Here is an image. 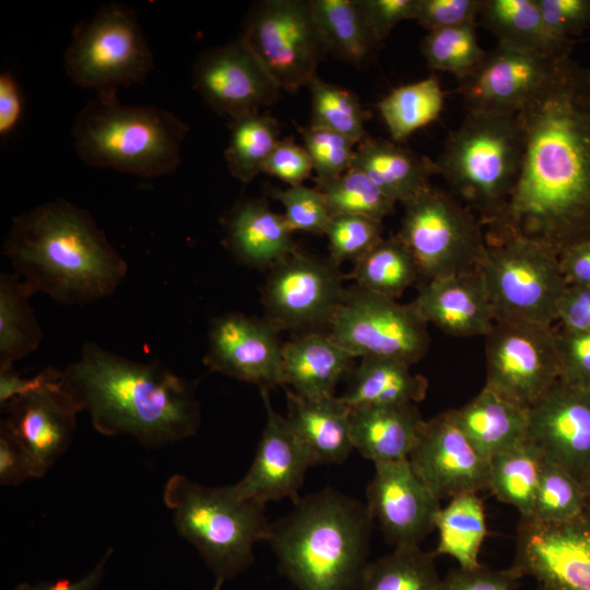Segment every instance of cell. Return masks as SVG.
<instances>
[{
	"label": "cell",
	"mask_w": 590,
	"mask_h": 590,
	"mask_svg": "<svg viewBox=\"0 0 590 590\" xmlns=\"http://www.w3.org/2000/svg\"><path fill=\"white\" fill-rule=\"evenodd\" d=\"M518 115L520 174L486 240L520 238L559 258L590 238V68L563 59Z\"/></svg>",
	"instance_id": "obj_1"
},
{
	"label": "cell",
	"mask_w": 590,
	"mask_h": 590,
	"mask_svg": "<svg viewBox=\"0 0 590 590\" xmlns=\"http://www.w3.org/2000/svg\"><path fill=\"white\" fill-rule=\"evenodd\" d=\"M61 385L94 428L162 447L197 433L200 406L192 382L160 362H135L93 342L61 370Z\"/></svg>",
	"instance_id": "obj_2"
},
{
	"label": "cell",
	"mask_w": 590,
	"mask_h": 590,
	"mask_svg": "<svg viewBox=\"0 0 590 590\" xmlns=\"http://www.w3.org/2000/svg\"><path fill=\"white\" fill-rule=\"evenodd\" d=\"M3 252L35 294L63 305L110 296L128 270L90 213L63 199L15 216Z\"/></svg>",
	"instance_id": "obj_3"
},
{
	"label": "cell",
	"mask_w": 590,
	"mask_h": 590,
	"mask_svg": "<svg viewBox=\"0 0 590 590\" xmlns=\"http://www.w3.org/2000/svg\"><path fill=\"white\" fill-rule=\"evenodd\" d=\"M373 521L366 504L327 487L271 523L268 542L298 590H355L369 563Z\"/></svg>",
	"instance_id": "obj_4"
},
{
	"label": "cell",
	"mask_w": 590,
	"mask_h": 590,
	"mask_svg": "<svg viewBox=\"0 0 590 590\" xmlns=\"http://www.w3.org/2000/svg\"><path fill=\"white\" fill-rule=\"evenodd\" d=\"M188 130L163 108L126 105L117 95H96L76 115L72 137L85 164L154 178L177 169Z\"/></svg>",
	"instance_id": "obj_5"
},
{
	"label": "cell",
	"mask_w": 590,
	"mask_h": 590,
	"mask_svg": "<svg viewBox=\"0 0 590 590\" xmlns=\"http://www.w3.org/2000/svg\"><path fill=\"white\" fill-rule=\"evenodd\" d=\"M163 499L174 526L224 581L253 562V546L268 541L264 505L241 498L234 485L211 487L182 474L170 476Z\"/></svg>",
	"instance_id": "obj_6"
},
{
	"label": "cell",
	"mask_w": 590,
	"mask_h": 590,
	"mask_svg": "<svg viewBox=\"0 0 590 590\" xmlns=\"http://www.w3.org/2000/svg\"><path fill=\"white\" fill-rule=\"evenodd\" d=\"M522 155L518 114L467 111L435 162L437 175L486 226L505 208L518 180Z\"/></svg>",
	"instance_id": "obj_7"
},
{
	"label": "cell",
	"mask_w": 590,
	"mask_h": 590,
	"mask_svg": "<svg viewBox=\"0 0 590 590\" xmlns=\"http://www.w3.org/2000/svg\"><path fill=\"white\" fill-rule=\"evenodd\" d=\"M153 59L134 11L110 3L75 27L64 69L76 85L117 95L119 87L143 83Z\"/></svg>",
	"instance_id": "obj_8"
},
{
	"label": "cell",
	"mask_w": 590,
	"mask_h": 590,
	"mask_svg": "<svg viewBox=\"0 0 590 590\" xmlns=\"http://www.w3.org/2000/svg\"><path fill=\"white\" fill-rule=\"evenodd\" d=\"M401 204L398 236L414 257L422 283L477 268L487 243L469 208L432 185Z\"/></svg>",
	"instance_id": "obj_9"
},
{
	"label": "cell",
	"mask_w": 590,
	"mask_h": 590,
	"mask_svg": "<svg viewBox=\"0 0 590 590\" xmlns=\"http://www.w3.org/2000/svg\"><path fill=\"white\" fill-rule=\"evenodd\" d=\"M477 266L494 308L495 320L514 319L552 326L567 283L558 258L520 238L486 240Z\"/></svg>",
	"instance_id": "obj_10"
},
{
	"label": "cell",
	"mask_w": 590,
	"mask_h": 590,
	"mask_svg": "<svg viewBox=\"0 0 590 590\" xmlns=\"http://www.w3.org/2000/svg\"><path fill=\"white\" fill-rule=\"evenodd\" d=\"M330 338L354 357L418 362L430 343L414 302L401 304L357 285L345 290L329 327Z\"/></svg>",
	"instance_id": "obj_11"
},
{
	"label": "cell",
	"mask_w": 590,
	"mask_h": 590,
	"mask_svg": "<svg viewBox=\"0 0 590 590\" xmlns=\"http://www.w3.org/2000/svg\"><path fill=\"white\" fill-rule=\"evenodd\" d=\"M240 39L280 90L294 93L317 76L324 48L309 1L264 0L252 5Z\"/></svg>",
	"instance_id": "obj_12"
},
{
	"label": "cell",
	"mask_w": 590,
	"mask_h": 590,
	"mask_svg": "<svg viewBox=\"0 0 590 590\" xmlns=\"http://www.w3.org/2000/svg\"><path fill=\"white\" fill-rule=\"evenodd\" d=\"M557 331L552 326L497 319L485 344V388L529 410L559 378Z\"/></svg>",
	"instance_id": "obj_13"
},
{
	"label": "cell",
	"mask_w": 590,
	"mask_h": 590,
	"mask_svg": "<svg viewBox=\"0 0 590 590\" xmlns=\"http://www.w3.org/2000/svg\"><path fill=\"white\" fill-rule=\"evenodd\" d=\"M345 290L339 266L297 250L271 268L261 287L264 319L280 331L321 332L330 327Z\"/></svg>",
	"instance_id": "obj_14"
},
{
	"label": "cell",
	"mask_w": 590,
	"mask_h": 590,
	"mask_svg": "<svg viewBox=\"0 0 590 590\" xmlns=\"http://www.w3.org/2000/svg\"><path fill=\"white\" fill-rule=\"evenodd\" d=\"M511 567L546 590H590V509L559 522L521 517Z\"/></svg>",
	"instance_id": "obj_15"
},
{
	"label": "cell",
	"mask_w": 590,
	"mask_h": 590,
	"mask_svg": "<svg viewBox=\"0 0 590 590\" xmlns=\"http://www.w3.org/2000/svg\"><path fill=\"white\" fill-rule=\"evenodd\" d=\"M565 58L498 43L473 72L458 81L456 92L462 97L467 111L516 115Z\"/></svg>",
	"instance_id": "obj_16"
},
{
	"label": "cell",
	"mask_w": 590,
	"mask_h": 590,
	"mask_svg": "<svg viewBox=\"0 0 590 590\" xmlns=\"http://www.w3.org/2000/svg\"><path fill=\"white\" fill-rule=\"evenodd\" d=\"M193 87L203 101L228 120L273 104L280 87L239 38L203 51L193 67Z\"/></svg>",
	"instance_id": "obj_17"
},
{
	"label": "cell",
	"mask_w": 590,
	"mask_h": 590,
	"mask_svg": "<svg viewBox=\"0 0 590 590\" xmlns=\"http://www.w3.org/2000/svg\"><path fill=\"white\" fill-rule=\"evenodd\" d=\"M280 330L263 319L227 312L211 321L204 365L211 371L255 384L283 387Z\"/></svg>",
	"instance_id": "obj_18"
},
{
	"label": "cell",
	"mask_w": 590,
	"mask_h": 590,
	"mask_svg": "<svg viewBox=\"0 0 590 590\" xmlns=\"http://www.w3.org/2000/svg\"><path fill=\"white\" fill-rule=\"evenodd\" d=\"M1 421L25 452L34 477L44 476L69 447L80 412L61 385V370L43 387L1 406Z\"/></svg>",
	"instance_id": "obj_19"
},
{
	"label": "cell",
	"mask_w": 590,
	"mask_h": 590,
	"mask_svg": "<svg viewBox=\"0 0 590 590\" xmlns=\"http://www.w3.org/2000/svg\"><path fill=\"white\" fill-rule=\"evenodd\" d=\"M409 462L439 500L488 489V460L459 428L451 410L425 422Z\"/></svg>",
	"instance_id": "obj_20"
},
{
	"label": "cell",
	"mask_w": 590,
	"mask_h": 590,
	"mask_svg": "<svg viewBox=\"0 0 590 590\" xmlns=\"http://www.w3.org/2000/svg\"><path fill=\"white\" fill-rule=\"evenodd\" d=\"M367 507L396 547L420 546L435 529L440 500L406 460L375 464L367 487Z\"/></svg>",
	"instance_id": "obj_21"
},
{
	"label": "cell",
	"mask_w": 590,
	"mask_h": 590,
	"mask_svg": "<svg viewBox=\"0 0 590 590\" xmlns=\"http://www.w3.org/2000/svg\"><path fill=\"white\" fill-rule=\"evenodd\" d=\"M528 416V440L581 481L590 472V392L557 380Z\"/></svg>",
	"instance_id": "obj_22"
},
{
	"label": "cell",
	"mask_w": 590,
	"mask_h": 590,
	"mask_svg": "<svg viewBox=\"0 0 590 590\" xmlns=\"http://www.w3.org/2000/svg\"><path fill=\"white\" fill-rule=\"evenodd\" d=\"M260 392L267 412L266 425L250 468L234 487L241 498L264 506L284 498L296 504L305 474L314 464L286 418L273 410L269 390Z\"/></svg>",
	"instance_id": "obj_23"
},
{
	"label": "cell",
	"mask_w": 590,
	"mask_h": 590,
	"mask_svg": "<svg viewBox=\"0 0 590 590\" xmlns=\"http://www.w3.org/2000/svg\"><path fill=\"white\" fill-rule=\"evenodd\" d=\"M413 302L427 323L456 338L486 337L495 321L479 268L422 283Z\"/></svg>",
	"instance_id": "obj_24"
},
{
	"label": "cell",
	"mask_w": 590,
	"mask_h": 590,
	"mask_svg": "<svg viewBox=\"0 0 590 590\" xmlns=\"http://www.w3.org/2000/svg\"><path fill=\"white\" fill-rule=\"evenodd\" d=\"M224 246L240 263L272 268L298 250L283 214L266 200L244 199L223 215Z\"/></svg>",
	"instance_id": "obj_25"
},
{
	"label": "cell",
	"mask_w": 590,
	"mask_h": 590,
	"mask_svg": "<svg viewBox=\"0 0 590 590\" xmlns=\"http://www.w3.org/2000/svg\"><path fill=\"white\" fill-rule=\"evenodd\" d=\"M354 358L329 334H297L283 344V387L305 399L334 397L339 381L352 371Z\"/></svg>",
	"instance_id": "obj_26"
},
{
	"label": "cell",
	"mask_w": 590,
	"mask_h": 590,
	"mask_svg": "<svg viewBox=\"0 0 590 590\" xmlns=\"http://www.w3.org/2000/svg\"><path fill=\"white\" fill-rule=\"evenodd\" d=\"M286 422L316 464L342 463L354 449L352 409L340 397L305 399L285 389Z\"/></svg>",
	"instance_id": "obj_27"
},
{
	"label": "cell",
	"mask_w": 590,
	"mask_h": 590,
	"mask_svg": "<svg viewBox=\"0 0 590 590\" xmlns=\"http://www.w3.org/2000/svg\"><path fill=\"white\" fill-rule=\"evenodd\" d=\"M425 422L414 403L352 409L353 447L374 464L406 460Z\"/></svg>",
	"instance_id": "obj_28"
},
{
	"label": "cell",
	"mask_w": 590,
	"mask_h": 590,
	"mask_svg": "<svg viewBox=\"0 0 590 590\" xmlns=\"http://www.w3.org/2000/svg\"><path fill=\"white\" fill-rule=\"evenodd\" d=\"M528 412L485 387L464 405L451 410L459 428L487 460L528 439Z\"/></svg>",
	"instance_id": "obj_29"
},
{
	"label": "cell",
	"mask_w": 590,
	"mask_h": 590,
	"mask_svg": "<svg viewBox=\"0 0 590 590\" xmlns=\"http://www.w3.org/2000/svg\"><path fill=\"white\" fill-rule=\"evenodd\" d=\"M352 167L364 172L394 203H403L428 187L436 162L394 141L366 137L356 145Z\"/></svg>",
	"instance_id": "obj_30"
},
{
	"label": "cell",
	"mask_w": 590,
	"mask_h": 590,
	"mask_svg": "<svg viewBox=\"0 0 590 590\" xmlns=\"http://www.w3.org/2000/svg\"><path fill=\"white\" fill-rule=\"evenodd\" d=\"M346 391L340 397L351 409L416 403L426 397L428 382L413 374L404 361L364 357L350 373Z\"/></svg>",
	"instance_id": "obj_31"
},
{
	"label": "cell",
	"mask_w": 590,
	"mask_h": 590,
	"mask_svg": "<svg viewBox=\"0 0 590 590\" xmlns=\"http://www.w3.org/2000/svg\"><path fill=\"white\" fill-rule=\"evenodd\" d=\"M479 19L498 43L557 58L570 56L574 40L550 32L535 0H483Z\"/></svg>",
	"instance_id": "obj_32"
},
{
	"label": "cell",
	"mask_w": 590,
	"mask_h": 590,
	"mask_svg": "<svg viewBox=\"0 0 590 590\" xmlns=\"http://www.w3.org/2000/svg\"><path fill=\"white\" fill-rule=\"evenodd\" d=\"M309 4L326 52L357 67L369 60L379 43L358 0H312Z\"/></svg>",
	"instance_id": "obj_33"
},
{
	"label": "cell",
	"mask_w": 590,
	"mask_h": 590,
	"mask_svg": "<svg viewBox=\"0 0 590 590\" xmlns=\"http://www.w3.org/2000/svg\"><path fill=\"white\" fill-rule=\"evenodd\" d=\"M438 543L434 556L452 557L459 567L481 566L479 556L487 534L485 511L477 493H465L452 497L441 507L435 520Z\"/></svg>",
	"instance_id": "obj_34"
},
{
	"label": "cell",
	"mask_w": 590,
	"mask_h": 590,
	"mask_svg": "<svg viewBox=\"0 0 590 590\" xmlns=\"http://www.w3.org/2000/svg\"><path fill=\"white\" fill-rule=\"evenodd\" d=\"M34 291L16 274L0 275V368L36 351L43 332L31 307Z\"/></svg>",
	"instance_id": "obj_35"
},
{
	"label": "cell",
	"mask_w": 590,
	"mask_h": 590,
	"mask_svg": "<svg viewBox=\"0 0 590 590\" xmlns=\"http://www.w3.org/2000/svg\"><path fill=\"white\" fill-rule=\"evenodd\" d=\"M544 456L530 440L488 460V489L495 497L515 507L520 517H529L538 489Z\"/></svg>",
	"instance_id": "obj_36"
},
{
	"label": "cell",
	"mask_w": 590,
	"mask_h": 590,
	"mask_svg": "<svg viewBox=\"0 0 590 590\" xmlns=\"http://www.w3.org/2000/svg\"><path fill=\"white\" fill-rule=\"evenodd\" d=\"M444 105V91L438 79L432 75L393 88L378 103V110L392 141L402 143L416 130L435 121Z\"/></svg>",
	"instance_id": "obj_37"
},
{
	"label": "cell",
	"mask_w": 590,
	"mask_h": 590,
	"mask_svg": "<svg viewBox=\"0 0 590 590\" xmlns=\"http://www.w3.org/2000/svg\"><path fill=\"white\" fill-rule=\"evenodd\" d=\"M351 278L364 290L397 298L420 280V273L414 257L397 234L384 238L354 262Z\"/></svg>",
	"instance_id": "obj_38"
},
{
	"label": "cell",
	"mask_w": 590,
	"mask_h": 590,
	"mask_svg": "<svg viewBox=\"0 0 590 590\" xmlns=\"http://www.w3.org/2000/svg\"><path fill=\"white\" fill-rule=\"evenodd\" d=\"M224 157L232 176L250 182L280 141V126L269 113L255 111L229 120Z\"/></svg>",
	"instance_id": "obj_39"
},
{
	"label": "cell",
	"mask_w": 590,
	"mask_h": 590,
	"mask_svg": "<svg viewBox=\"0 0 590 590\" xmlns=\"http://www.w3.org/2000/svg\"><path fill=\"white\" fill-rule=\"evenodd\" d=\"M440 579L433 553L400 546L368 563L359 590H438Z\"/></svg>",
	"instance_id": "obj_40"
},
{
	"label": "cell",
	"mask_w": 590,
	"mask_h": 590,
	"mask_svg": "<svg viewBox=\"0 0 590 590\" xmlns=\"http://www.w3.org/2000/svg\"><path fill=\"white\" fill-rule=\"evenodd\" d=\"M331 216L350 214L381 221L394 211L390 200L361 169L351 167L331 179H315Z\"/></svg>",
	"instance_id": "obj_41"
},
{
	"label": "cell",
	"mask_w": 590,
	"mask_h": 590,
	"mask_svg": "<svg viewBox=\"0 0 590 590\" xmlns=\"http://www.w3.org/2000/svg\"><path fill=\"white\" fill-rule=\"evenodd\" d=\"M308 87L311 101V127L342 134L356 145L367 137L365 122L368 114L353 92L326 82L318 75Z\"/></svg>",
	"instance_id": "obj_42"
},
{
	"label": "cell",
	"mask_w": 590,
	"mask_h": 590,
	"mask_svg": "<svg viewBox=\"0 0 590 590\" xmlns=\"http://www.w3.org/2000/svg\"><path fill=\"white\" fill-rule=\"evenodd\" d=\"M477 24L428 31L421 52L433 70L448 72L457 81L467 78L483 61L486 52L479 44Z\"/></svg>",
	"instance_id": "obj_43"
},
{
	"label": "cell",
	"mask_w": 590,
	"mask_h": 590,
	"mask_svg": "<svg viewBox=\"0 0 590 590\" xmlns=\"http://www.w3.org/2000/svg\"><path fill=\"white\" fill-rule=\"evenodd\" d=\"M586 509L581 481L544 458L532 511L523 518L539 522H559L575 518Z\"/></svg>",
	"instance_id": "obj_44"
},
{
	"label": "cell",
	"mask_w": 590,
	"mask_h": 590,
	"mask_svg": "<svg viewBox=\"0 0 590 590\" xmlns=\"http://www.w3.org/2000/svg\"><path fill=\"white\" fill-rule=\"evenodd\" d=\"M382 222L362 215L341 214L331 217L326 236L330 260L356 262L382 240Z\"/></svg>",
	"instance_id": "obj_45"
},
{
	"label": "cell",
	"mask_w": 590,
	"mask_h": 590,
	"mask_svg": "<svg viewBox=\"0 0 590 590\" xmlns=\"http://www.w3.org/2000/svg\"><path fill=\"white\" fill-rule=\"evenodd\" d=\"M304 148L317 174L315 179H331L349 170L354 162L356 144L337 132L307 127H297Z\"/></svg>",
	"instance_id": "obj_46"
},
{
	"label": "cell",
	"mask_w": 590,
	"mask_h": 590,
	"mask_svg": "<svg viewBox=\"0 0 590 590\" xmlns=\"http://www.w3.org/2000/svg\"><path fill=\"white\" fill-rule=\"evenodd\" d=\"M268 191L284 206L283 216L293 232L326 234L332 216L322 193L316 187L298 185L285 190L269 187Z\"/></svg>",
	"instance_id": "obj_47"
},
{
	"label": "cell",
	"mask_w": 590,
	"mask_h": 590,
	"mask_svg": "<svg viewBox=\"0 0 590 590\" xmlns=\"http://www.w3.org/2000/svg\"><path fill=\"white\" fill-rule=\"evenodd\" d=\"M558 380L590 392V333L557 331Z\"/></svg>",
	"instance_id": "obj_48"
},
{
	"label": "cell",
	"mask_w": 590,
	"mask_h": 590,
	"mask_svg": "<svg viewBox=\"0 0 590 590\" xmlns=\"http://www.w3.org/2000/svg\"><path fill=\"white\" fill-rule=\"evenodd\" d=\"M483 0H417L415 20L427 31L477 24Z\"/></svg>",
	"instance_id": "obj_49"
},
{
	"label": "cell",
	"mask_w": 590,
	"mask_h": 590,
	"mask_svg": "<svg viewBox=\"0 0 590 590\" xmlns=\"http://www.w3.org/2000/svg\"><path fill=\"white\" fill-rule=\"evenodd\" d=\"M550 32L566 40L590 28V0H535Z\"/></svg>",
	"instance_id": "obj_50"
},
{
	"label": "cell",
	"mask_w": 590,
	"mask_h": 590,
	"mask_svg": "<svg viewBox=\"0 0 590 590\" xmlns=\"http://www.w3.org/2000/svg\"><path fill=\"white\" fill-rule=\"evenodd\" d=\"M521 576L510 566L492 569L484 565L476 568L459 567L440 579L438 590H516Z\"/></svg>",
	"instance_id": "obj_51"
},
{
	"label": "cell",
	"mask_w": 590,
	"mask_h": 590,
	"mask_svg": "<svg viewBox=\"0 0 590 590\" xmlns=\"http://www.w3.org/2000/svg\"><path fill=\"white\" fill-rule=\"evenodd\" d=\"M312 170V162L307 151L292 138L278 142L262 168V173L274 176L290 186L303 185Z\"/></svg>",
	"instance_id": "obj_52"
},
{
	"label": "cell",
	"mask_w": 590,
	"mask_h": 590,
	"mask_svg": "<svg viewBox=\"0 0 590 590\" xmlns=\"http://www.w3.org/2000/svg\"><path fill=\"white\" fill-rule=\"evenodd\" d=\"M365 21L380 43L405 20H415L417 0H358Z\"/></svg>",
	"instance_id": "obj_53"
},
{
	"label": "cell",
	"mask_w": 590,
	"mask_h": 590,
	"mask_svg": "<svg viewBox=\"0 0 590 590\" xmlns=\"http://www.w3.org/2000/svg\"><path fill=\"white\" fill-rule=\"evenodd\" d=\"M563 330L590 333V286L567 285L557 308Z\"/></svg>",
	"instance_id": "obj_54"
},
{
	"label": "cell",
	"mask_w": 590,
	"mask_h": 590,
	"mask_svg": "<svg viewBox=\"0 0 590 590\" xmlns=\"http://www.w3.org/2000/svg\"><path fill=\"white\" fill-rule=\"evenodd\" d=\"M28 479H33V474L25 452L12 434L0 425V483L14 486Z\"/></svg>",
	"instance_id": "obj_55"
},
{
	"label": "cell",
	"mask_w": 590,
	"mask_h": 590,
	"mask_svg": "<svg viewBox=\"0 0 590 590\" xmlns=\"http://www.w3.org/2000/svg\"><path fill=\"white\" fill-rule=\"evenodd\" d=\"M56 369L48 367L31 378L22 377L13 366L0 368V404H8L12 400L34 391L46 385L55 375Z\"/></svg>",
	"instance_id": "obj_56"
},
{
	"label": "cell",
	"mask_w": 590,
	"mask_h": 590,
	"mask_svg": "<svg viewBox=\"0 0 590 590\" xmlns=\"http://www.w3.org/2000/svg\"><path fill=\"white\" fill-rule=\"evenodd\" d=\"M23 114V99L14 75L0 74V134L5 137L19 125Z\"/></svg>",
	"instance_id": "obj_57"
},
{
	"label": "cell",
	"mask_w": 590,
	"mask_h": 590,
	"mask_svg": "<svg viewBox=\"0 0 590 590\" xmlns=\"http://www.w3.org/2000/svg\"><path fill=\"white\" fill-rule=\"evenodd\" d=\"M558 263L567 285L590 286V238L565 250Z\"/></svg>",
	"instance_id": "obj_58"
},
{
	"label": "cell",
	"mask_w": 590,
	"mask_h": 590,
	"mask_svg": "<svg viewBox=\"0 0 590 590\" xmlns=\"http://www.w3.org/2000/svg\"><path fill=\"white\" fill-rule=\"evenodd\" d=\"M113 550L108 548L96 566L82 578L71 581L60 579L55 582H42L37 585L21 583L15 590H96L98 587L107 562L110 558Z\"/></svg>",
	"instance_id": "obj_59"
},
{
	"label": "cell",
	"mask_w": 590,
	"mask_h": 590,
	"mask_svg": "<svg viewBox=\"0 0 590 590\" xmlns=\"http://www.w3.org/2000/svg\"><path fill=\"white\" fill-rule=\"evenodd\" d=\"M581 484L587 500V508L590 509V472L581 480Z\"/></svg>",
	"instance_id": "obj_60"
},
{
	"label": "cell",
	"mask_w": 590,
	"mask_h": 590,
	"mask_svg": "<svg viewBox=\"0 0 590 590\" xmlns=\"http://www.w3.org/2000/svg\"><path fill=\"white\" fill-rule=\"evenodd\" d=\"M223 579L216 578L214 586L211 588V590H222L223 587Z\"/></svg>",
	"instance_id": "obj_61"
},
{
	"label": "cell",
	"mask_w": 590,
	"mask_h": 590,
	"mask_svg": "<svg viewBox=\"0 0 590 590\" xmlns=\"http://www.w3.org/2000/svg\"><path fill=\"white\" fill-rule=\"evenodd\" d=\"M534 590H546L543 587L538 586Z\"/></svg>",
	"instance_id": "obj_62"
}]
</instances>
